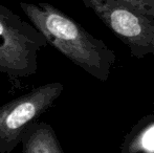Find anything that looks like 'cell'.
Wrapping results in <instances>:
<instances>
[{
  "label": "cell",
  "instance_id": "1",
  "mask_svg": "<svg viewBox=\"0 0 154 153\" xmlns=\"http://www.w3.org/2000/svg\"><path fill=\"white\" fill-rule=\"evenodd\" d=\"M20 8L47 44L90 76L107 81L116 56L104 41L93 37L68 15L46 2H20Z\"/></svg>",
  "mask_w": 154,
  "mask_h": 153
},
{
  "label": "cell",
  "instance_id": "2",
  "mask_svg": "<svg viewBox=\"0 0 154 153\" xmlns=\"http://www.w3.org/2000/svg\"><path fill=\"white\" fill-rule=\"evenodd\" d=\"M46 45L34 25L0 4V74L13 82L35 75L38 54Z\"/></svg>",
  "mask_w": 154,
  "mask_h": 153
},
{
  "label": "cell",
  "instance_id": "3",
  "mask_svg": "<svg viewBox=\"0 0 154 153\" xmlns=\"http://www.w3.org/2000/svg\"><path fill=\"white\" fill-rule=\"evenodd\" d=\"M64 85L51 82L32 88L0 106V153H12L32 123L44 115L60 98Z\"/></svg>",
  "mask_w": 154,
  "mask_h": 153
},
{
  "label": "cell",
  "instance_id": "4",
  "mask_svg": "<svg viewBox=\"0 0 154 153\" xmlns=\"http://www.w3.org/2000/svg\"><path fill=\"white\" fill-rule=\"evenodd\" d=\"M129 48L134 58L154 57V19L120 0H81Z\"/></svg>",
  "mask_w": 154,
  "mask_h": 153
},
{
  "label": "cell",
  "instance_id": "5",
  "mask_svg": "<svg viewBox=\"0 0 154 153\" xmlns=\"http://www.w3.org/2000/svg\"><path fill=\"white\" fill-rule=\"evenodd\" d=\"M22 153H64L54 128L45 122L32 123L23 133Z\"/></svg>",
  "mask_w": 154,
  "mask_h": 153
},
{
  "label": "cell",
  "instance_id": "6",
  "mask_svg": "<svg viewBox=\"0 0 154 153\" xmlns=\"http://www.w3.org/2000/svg\"><path fill=\"white\" fill-rule=\"evenodd\" d=\"M121 153H154V112L143 116L125 135Z\"/></svg>",
  "mask_w": 154,
  "mask_h": 153
},
{
  "label": "cell",
  "instance_id": "7",
  "mask_svg": "<svg viewBox=\"0 0 154 153\" xmlns=\"http://www.w3.org/2000/svg\"><path fill=\"white\" fill-rule=\"evenodd\" d=\"M136 12L154 19V0H120Z\"/></svg>",
  "mask_w": 154,
  "mask_h": 153
}]
</instances>
